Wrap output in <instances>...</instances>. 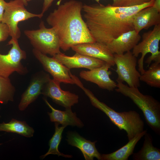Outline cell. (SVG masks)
I'll use <instances>...</instances> for the list:
<instances>
[{"label": "cell", "mask_w": 160, "mask_h": 160, "mask_svg": "<svg viewBox=\"0 0 160 160\" xmlns=\"http://www.w3.org/2000/svg\"><path fill=\"white\" fill-rule=\"evenodd\" d=\"M152 7L160 12V0H154Z\"/></svg>", "instance_id": "obj_30"}, {"label": "cell", "mask_w": 160, "mask_h": 160, "mask_svg": "<svg viewBox=\"0 0 160 160\" xmlns=\"http://www.w3.org/2000/svg\"><path fill=\"white\" fill-rule=\"evenodd\" d=\"M141 38L139 33L133 30L122 34L107 45L113 54H122L130 51Z\"/></svg>", "instance_id": "obj_17"}, {"label": "cell", "mask_w": 160, "mask_h": 160, "mask_svg": "<svg viewBox=\"0 0 160 160\" xmlns=\"http://www.w3.org/2000/svg\"><path fill=\"white\" fill-rule=\"evenodd\" d=\"M32 52L44 70L52 76L53 79L60 83L74 84L71 76L70 69L57 60L53 57H49L34 49Z\"/></svg>", "instance_id": "obj_10"}, {"label": "cell", "mask_w": 160, "mask_h": 160, "mask_svg": "<svg viewBox=\"0 0 160 160\" xmlns=\"http://www.w3.org/2000/svg\"><path fill=\"white\" fill-rule=\"evenodd\" d=\"M142 41L132 49V52L136 57L140 54H141L137 62L138 70L141 74L145 71L143 62L145 57L147 53H150L151 54L145 61L148 65L153 61L160 62V52L159 51L160 24L154 26L152 30L144 33L142 36Z\"/></svg>", "instance_id": "obj_6"}, {"label": "cell", "mask_w": 160, "mask_h": 160, "mask_svg": "<svg viewBox=\"0 0 160 160\" xmlns=\"http://www.w3.org/2000/svg\"><path fill=\"white\" fill-rule=\"evenodd\" d=\"M1 115H0V118H1Z\"/></svg>", "instance_id": "obj_34"}, {"label": "cell", "mask_w": 160, "mask_h": 160, "mask_svg": "<svg viewBox=\"0 0 160 160\" xmlns=\"http://www.w3.org/2000/svg\"><path fill=\"white\" fill-rule=\"evenodd\" d=\"M9 36V31L8 26L0 22V42L6 40Z\"/></svg>", "instance_id": "obj_27"}, {"label": "cell", "mask_w": 160, "mask_h": 160, "mask_svg": "<svg viewBox=\"0 0 160 160\" xmlns=\"http://www.w3.org/2000/svg\"><path fill=\"white\" fill-rule=\"evenodd\" d=\"M52 57L70 70L84 68L91 70L100 67L106 63L101 60L77 52L70 56L61 52Z\"/></svg>", "instance_id": "obj_14"}, {"label": "cell", "mask_w": 160, "mask_h": 160, "mask_svg": "<svg viewBox=\"0 0 160 160\" xmlns=\"http://www.w3.org/2000/svg\"><path fill=\"white\" fill-rule=\"evenodd\" d=\"M44 100L47 106L51 110L48 112L50 121L61 124L62 126H76L81 128L84 125L81 120L77 117L76 112H73L71 108H66L65 111L57 110L54 108L46 98Z\"/></svg>", "instance_id": "obj_19"}, {"label": "cell", "mask_w": 160, "mask_h": 160, "mask_svg": "<svg viewBox=\"0 0 160 160\" xmlns=\"http://www.w3.org/2000/svg\"><path fill=\"white\" fill-rule=\"evenodd\" d=\"M147 132V130H144L115 151L110 153L101 154V160H128L129 157L133 153L137 143Z\"/></svg>", "instance_id": "obj_20"}, {"label": "cell", "mask_w": 160, "mask_h": 160, "mask_svg": "<svg viewBox=\"0 0 160 160\" xmlns=\"http://www.w3.org/2000/svg\"><path fill=\"white\" fill-rule=\"evenodd\" d=\"M160 24V12L152 6L144 8L135 15L133 25L137 33L143 29H148L152 26Z\"/></svg>", "instance_id": "obj_18"}, {"label": "cell", "mask_w": 160, "mask_h": 160, "mask_svg": "<svg viewBox=\"0 0 160 160\" xmlns=\"http://www.w3.org/2000/svg\"><path fill=\"white\" fill-rule=\"evenodd\" d=\"M8 44L12 45L8 53H0V76L8 78L15 72L21 75L26 74L28 69L21 62L26 58L25 52L20 48L17 39L12 38Z\"/></svg>", "instance_id": "obj_8"}, {"label": "cell", "mask_w": 160, "mask_h": 160, "mask_svg": "<svg viewBox=\"0 0 160 160\" xmlns=\"http://www.w3.org/2000/svg\"><path fill=\"white\" fill-rule=\"evenodd\" d=\"M154 0L131 7L104 5L98 3L83 5L85 23L96 41L107 45L122 34L134 30L135 15L145 7L152 6Z\"/></svg>", "instance_id": "obj_1"}, {"label": "cell", "mask_w": 160, "mask_h": 160, "mask_svg": "<svg viewBox=\"0 0 160 160\" xmlns=\"http://www.w3.org/2000/svg\"><path fill=\"white\" fill-rule=\"evenodd\" d=\"M59 125L58 123H55V132L49 141V148L48 151L45 154L40 157L42 159L50 154L57 155L58 156H60L65 158H71L72 157L71 155L65 154L59 151L58 147L62 138L63 132L66 127L63 126L59 127Z\"/></svg>", "instance_id": "obj_23"}, {"label": "cell", "mask_w": 160, "mask_h": 160, "mask_svg": "<svg viewBox=\"0 0 160 160\" xmlns=\"http://www.w3.org/2000/svg\"><path fill=\"white\" fill-rule=\"evenodd\" d=\"M17 133L27 137L33 136L34 130L25 121H20L12 119L9 122L0 123V132Z\"/></svg>", "instance_id": "obj_22"}, {"label": "cell", "mask_w": 160, "mask_h": 160, "mask_svg": "<svg viewBox=\"0 0 160 160\" xmlns=\"http://www.w3.org/2000/svg\"><path fill=\"white\" fill-rule=\"evenodd\" d=\"M151 0H122L119 6L131 7L140 5L148 2Z\"/></svg>", "instance_id": "obj_26"}, {"label": "cell", "mask_w": 160, "mask_h": 160, "mask_svg": "<svg viewBox=\"0 0 160 160\" xmlns=\"http://www.w3.org/2000/svg\"><path fill=\"white\" fill-rule=\"evenodd\" d=\"M77 86L84 91L93 106L103 112L120 130L126 132L129 140L144 130V122L136 111L117 112L100 101L91 91L84 86L81 82L79 83Z\"/></svg>", "instance_id": "obj_3"}, {"label": "cell", "mask_w": 160, "mask_h": 160, "mask_svg": "<svg viewBox=\"0 0 160 160\" xmlns=\"http://www.w3.org/2000/svg\"><path fill=\"white\" fill-rule=\"evenodd\" d=\"M67 137L68 144L79 149L86 160H93L95 157L101 160V154L95 146L97 141L92 142L87 140L75 132H68Z\"/></svg>", "instance_id": "obj_16"}, {"label": "cell", "mask_w": 160, "mask_h": 160, "mask_svg": "<svg viewBox=\"0 0 160 160\" xmlns=\"http://www.w3.org/2000/svg\"><path fill=\"white\" fill-rule=\"evenodd\" d=\"M143 146L138 152L133 153L134 160H160V149L154 147L152 136L147 132L144 135Z\"/></svg>", "instance_id": "obj_21"}, {"label": "cell", "mask_w": 160, "mask_h": 160, "mask_svg": "<svg viewBox=\"0 0 160 160\" xmlns=\"http://www.w3.org/2000/svg\"><path fill=\"white\" fill-rule=\"evenodd\" d=\"M83 7L81 1L70 0L58 4L46 18L56 31L60 48L64 51L77 44L96 41L82 18Z\"/></svg>", "instance_id": "obj_2"}, {"label": "cell", "mask_w": 160, "mask_h": 160, "mask_svg": "<svg viewBox=\"0 0 160 160\" xmlns=\"http://www.w3.org/2000/svg\"><path fill=\"white\" fill-rule=\"evenodd\" d=\"M95 1L99 3L100 0H95ZM122 0H113V3L112 4L113 6H119Z\"/></svg>", "instance_id": "obj_31"}, {"label": "cell", "mask_w": 160, "mask_h": 160, "mask_svg": "<svg viewBox=\"0 0 160 160\" xmlns=\"http://www.w3.org/2000/svg\"><path fill=\"white\" fill-rule=\"evenodd\" d=\"M25 5L20 0H11L6 2L1 22L8 27L9 36L17 39L21 36V32L18 26L21 21L37 17L41 18L44 15L41 13L34 14L28 11Z\"/></svg>", "instance_id": "obj_7"}, {"label": "cell", "mask_w": 160, "mask_h": 160, "mask_svg": "<svg viewBox=\"0 0 160 160\" xmlns=\"http://www.w3.org/2000/svg\"><path fill=\"white\" fill-rule=\"evenodd\" d=\"M39 27L36 30H26L24 32L33 49L52 56L61 52L59 39L54 28H47L43 21Z\"/></svg>", "instance_id": "obj_5"}, {"label": "cell", "mask_w": 160, "mask_h": 160, "mask_svg": "<svg viewBox=\"0 0 160 160\" xmlns=\"http://www.w3.org/2000/svg\"><path fill=\"white\" fill-rule=\"evenodd\" d=\"M50 79L49 75L43 71H38L32 75L28 86L22 95L18 106L20 111L25 110L41 94L44 85Z\"/></svg>", "instance_id": "obj_12"}, {"label": "cell", "mask_w": 160, "mask_h": 160, "mask_svg": "<svg viewBox=\"0 0 160 160\" xmlns=\"http://www.w3.org/2000/svg\"><path fill=\"white\" fill-rule=\"evenodd\" d=\"M140 80L148 85L156 88L160 87V62H155L141 74Z\"/></svg>", "instance_id": "obj_24"}, {"label": "cell", "mask_w": 160, "mask_h": 160, "mask_svg": "<svg viewBox=\"0 0 160 160\" xmlns=\"http://www.w3.org/2000/svg\"><path fill=\"white\" fill-rule=\"evenodd\" d=\"M15 92V88L9 77L0 76V103L6 104L9 101H13Z\"/></svg>", "instance_id": "obj_25"}, {"label": "cell", "mask_w": 160, "mask_h": 160, "mask_svg": "<svg viewBox=\"0 0 160 160\" xmlns=\"http://www.w3.org/2000/svg\"><path fill=\"white\" fill-rule=\"evenodd\" d=\"M118 75L116 81L126 82L129 87L138 88L140 86V73L136 68L137 60L130 51L122 54H114Z\"/></svg>", "instance_id": "obj_9"}, {"label": "cell", "mask_w": 160, "mask_h": 160, "mask_svg": "<svg viewBox=\"0 0 160 160\" xmlns=\"http://www.w3.org/2000/svg\"><path fill=\"white\" fill-rule=\"evenodd\" d=\"M24 4L25 6H27L28 5V2L27 0H20Z\"/></svg>", "instance_id": "obj_32"}, {"label": "cell", "mask_w": 160, "mask_h": 160, "mask_svg": "<svg viewBox=\"0 0 160 160\" xmlns=\"http://www.w3.org/2000/svg\"><path fill=\"white\" fill-rule=\"evenodd\" d=\"M6 2L4 0H0V22H1Z\"/></svg>", "instance_id": "obj_29"}, {"label": "cell", "mask_w": 160, "mask_h": 160, "mask_svg": "<svg viewBox=\"0 0 160 160\" xmlns=\"http://www.w3.org/2000/svg\"><path fill=\"white\" fill-rule=\"evenodd\" d=\"M71 48L76 52L101 60L111 66L115 65L114 54L106 45L95 41L77 44Z\"/></svg>", "instance_id": "obj_15"}, {"label": "cell", "mask_w": 160, "mask_h": 160, "mask_svg": "<svg viewBox=\"0 0 160 160\" xmlns=\"http://www.w3.org/2000/svg\"><path fill=\"white\" fill-rule=\"evenodd\" d=\"M111 66L110 64L105 63L100 67L89 71H81L79 76L87 81L96 84L102 89L113 91L117 87V84L110 77L112 72L109 69Z\"/></svg>", "instance_id": "obj_13"}, {"label": "cell", "mask_w": 160, "mask_h": 160, "mask_svg": "<svg viewBox=\"0 0 160 160\" xmlns=\"http://www.w3.org/2000/svg\"><path fill=\"white\" fill-rule=\"evenodd\" d=\"M60 82L50 78L45 84L41 94L51 98L56 104L66 108L71 107L78 103V95L69 91L63 90L60 86Z\"/></svg>", "instance_id": "obj_11"}, {"label": "cell", "mask_w": 160, "mask_h": 160, "mask_svg": "<svg viewBox=\"0 0 160 160\" xmlns=\"http://www.w3.org/2000/svg\"><path fill=\"white\" fill-rule=\"evenodd\" d=\"M2 143H0V145H2Z\"/></svg>", "instance_id": "obj_33"}, {"label": "cell", "mask_w": 160, "mask_h": 160, "mask_svg": "<svg viewBox=\"0 0 160 160\" xmlns=\"http://www.w3.org/2000/svg\"><path fill=\"white\" fill-rule=\"evenodd\" d=\"M116 91L129 98L141 110L147 124L160 135V103L152 96L141 93L138 88L129 87L118 81Z\"/></svg>", "instance_id": "obj_4"}, {"label": "cell", "mask_w": 160, "mask_h": 160, "mask_svg": "<svg viewBox=\"0 0 160 160\" xmlns=\"http://www.w3.org/2000/svg\"><path fill=\"white\" fill-rule=\"evenodd\" d=\"M32 0H27V1H30ZM43 7L41 13L43 15L46 12L51 6L52 2L55 0H43Z\"/></svg>", "instance_id": "obj_28"}]
</instances>
